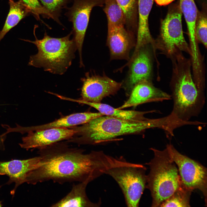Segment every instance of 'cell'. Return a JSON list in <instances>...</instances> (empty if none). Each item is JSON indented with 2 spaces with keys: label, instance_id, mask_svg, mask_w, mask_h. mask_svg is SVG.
Masks as SVG:
<instances>
[{
  "label": "cell",
  "instance_id": "6da1fadb",
  "mask_svg": "<svg viewBox=\"0 0 207 207\" xmlns=\"http://www.w3.org/2000/svg\"><path fill=\"white\" fill-rule=\"evenodd\" d=\"M38 150L41 164L28 175L25 183L28 184L49 181L60 184L89 183L105 174L114 159L102 151L85 153L83 150L71 147L66 142H57Z\"/></svg>",
  "mask_w": 207,
  "mask_h": 207
},
{
  "label": "cell",
  "instance_id": "7a4b0ae2",
  "mask_svg": "<svg viewBox=\"0 0 207 207\" xmlns=\"http://www.w3.org/2000/svg\"><path fill=\"white\" fill-rule=\"evenodd\" d=\"M172 74L170 82L173 107L170 114L175 119L189 122L197 116L204 107V91L199 89L191 74V60L180 52L170 58Z\"/></svg>",
  "mask_w": 207,
  "mask_h": 207
},
{
  "label": "cell",
  "instance_id": "3957f363",
  "mask_svg": "<svg viewBox=\"0 0 207 207\" xmlns=\"http://www.w3.org/2000/svg\"><path fill=\"white\" fill-rule=\"evenodd\" d=\"M157 126L156 119L132 121L103 115L81 126L71 127L76 133L66 142L80 145L101 144L115 141L120 136L140 134Z\"/></svg>",
  "mask_w": 207,
  "mask_h": 207
},
{
  "label": "cell",
  "instance_id": "277c9868",
  "mask_svg": "<svg viewBox=\"0 0 207 207\" xmlns=\"http://www.w3.org/2000/svg\"><path fill=\"white\" fill-rule=\"evenodd\" d=\"M34 32V30L35 41L23 40L35 45L38 50L37 54L30 56L28 65L43 68L53 74H64L71 65L77 50L73 39H70L72 31L60 38L50 37L45 31L43 38L39 40Z\"/></svg>",
  "mask_w": 207,
  "mask_h": 207
},
{
  "label": "cell",
  "instance_id": "5b68a950",
  "mask_svg": "<svg viewBox=\"0 0 207 207\" xmlns=\"http://www.w3.org/2000/svg\"><path fill=\"white\" fill-rule=\"evenodd\" d=\"M153 158L146 163L150 168L147 175L146 188L152 197V206L160 207L181 185L177 166L166 148L163 150L150 149Z\"/></svg>",
  "mask_w": 207,
  "mask_h": 207
},
{
  "label": "cell",
  "instance_id": "8992f818",
  "mask_svg": "<svg viewBox=\"0 0 207 207\" xmlns=\"http://www.w3.org/2000/svg\"><path fill=\"white\" fill-rule=\"evenodd\" d=\"M146 167L142 164L127 161L122 157H116L105 174L112 177L120 187L128 207L139 206L146 188Z\"/></svg>",
  "mask_w": 207,
  "mask_h": 207
},
{
  "label": "cell",
  "instance_id": "52a82bcc",
  "mask_svg": "<svg viewBox=\"0 0 207 207\" xmlns=\"http://www.w3.org/2000/svg\"><path fill=\"white\" fill-rule=\"evenodd\" d=\"M182 15L179 6L171 7L162 22L160 36L155 40L156 49L170 58L180 51L191 55L183 34Z\"/></svg>",
  "mask_w": 207,
  "mask_h": 207
},
{
  "label": "cell",
  "instance_id": "ba28073f",
  "mask_svg": "<svg viewBox=\"0 0 207 207\" xmlns=\"http://www.w3.org/2000/svg\"><path fill=\"white\" fill-rule=\"evenodd\" d=\"M166 148L177 166L182 185L192 191L195 189L201 191L206 205L207 168L198 162L181 154L171 143L167 144Z\"/></svg>",
  "mask_w": 207,
  "mask_h": 207
},
{
  "label": "cell",
  "instance_id": "9c48e42d",
  "mask_svg": "<svg viewBox=\"0 0 207 207\" xmlns=\"http://www.w3.org/2000/svg\"><path fill=\"white\" fill-rule=\"evenodd\" d=\"M105 0H74L72 5L66 9L65 15L72 23L73 39L80 57V67L84 66L82 49L91 11L96 6L103 7Z\"/></svg>",
  "mask_w": 207,
  "mask_h": 207
},
{
  "label": "cell",
  "instance_id": "30bf717a",
  "mask_svg": "<svg viewBox=\"0 0 207 207\" xmlns=\"http://www.w3.org/2000/svg\"><path fill=\"white\" fill-rule=\"evenodd\" d=\"M81 80V99L95 103H100L104 97L115 94L122 85L105 74L100 75L90 72L86 73Z\"/></svg>",
  "mask_w": 207,
  "mask_h": 207
},
{
  "label": "cell",
  "instance_id": "8fae6325",
  "mask_svg": "<svg viewBox=\"0 0 207 207\" xmlns=\"http://www.w3.org/2000/svg\"><path fill=\"white\" fill-rule=\"evenodd\" d=\"M150 45H146L140 47L133 53L129 62L124 66L129 65V69L125 80L122 83V86L129 93L139 82L151 80L152 64Z\"/></svg>",
  "mask_w": 207,
  "mask_h": 207
},
{
  "label": "cell",
  "instance_id": "7c38bea8",
  "mask_svg": "<svg viewBox=\"0 0 207 207\" xmlns=\"http://www.w3.org/2000/svg\"><path fill=\"white\" fill-rule=\"evenodd\" d=\"M76 131L69 128H51L30 131L22 137L21 147L28 150L38 149L73 137Z\"/></svg>",
  "mask_w": 207,
  "mask_h": 207
},
{
  "label": "cell",
  "instance_id": "4fadbf2b",
  "mask_svg": "<svg viewBox=\"0 0 207 207\" xmlns=\"http://www.w3.org/2000/svg\"><path fill=\"white\" fill-rule=\"evenodd\" d=\"M135 35L124 26L108 28L106 44L111 60L130 59V52L136 44Z\"/></svg>",
  "mask_w": 207,
  "mask_h": 207
},
{
  "label": "cell",
  "instance_id": "5bb4252c",
  "mask_svg": "<svg viewBox=\"0 0 207 207\" xmlns=\"http://www.w3.org/2000/svg\"><path fill=\"white\" fill-rule=\"evenodd\" d=\"M41 164V158L39 156L25 160L0 162V175H6L9 177L7 184L13 183L15 184L11 191L12 195L14 194L20 185L25 183L29 174Z\"/></svg>",
  "mask_w": 207,
  "mask_h": 207
},
{
  "label": "cell",
  "instance_id": "9a60e30c",
  "mask_svg": "<svg viewBox=\"0 0 207 207\" xmlns=\"http://www.w3.org/2000/svg\"><path fill=\"white\" fill-rule=\"evenodd\" d=\"M171 99V95L155 87L151 80H144L135 85L128 99L117 108L122 109L146 103L162 101Z\"/></svg>",
  "mask_w": 207,
  "mask_h": 207
},
{
  "label": "cell",
  "instance_id": "2e32d148",
  "mask_svg": "<svg viewBox=\"0 0 207 207\" xmlns=\"http://www.w3.org/2000/svg\"><path fill=\"white\" fill-rule=\"evenodd\" d=\"M103 115L99 112H85L73 114L47 124L38 126L24 127L19 125L18 132L22 134L30 131L51 128H69L82 125Z\"/></svg>",
  "mask_w": 207,
  "mask_h": 207
},
{
  "label": "cell",
  "instance_id": "e0dca14e",
  "mask_svg": "<svg viewBox=\"0 0 207 207\" xmlns=\"http://www.w3.org/2000/svg\"><path fill=\"white\" fill-rule=\"evenodd\" d=\"M138 22L136 44L137 49L145 45L153 46L155 40L152 38L148 24L149 16L153 3V0H137Z\"/></svg>",
  "mask_w": 207,
  "mask_h": 207
},
{
  "label": "cell",
  "instance_id": "ac0fdd59",
  "mask_svg": "<svg viewBox=\"0 0 207 207\" xmlns=\"http://www.w3.org/2000/svg\"><path fill=\"white\" fill-rule=\"evenodd\" d=\"M89 183L87 181L78 182L74 184L71 190L65 196L51 207H96L100 206L101 201L96 202L91 201L88 197L86 187Z\"/></svg>",
  "mask_w": 207,
  "mask_h": 207
},
{
  "label": "cell",
  "instance_id": "d6986e66",
  "mask_svg": "<svg viewBox=\"0 0 207 207\" xmlns=\"http://www.w3.org/2000/svg\"><path fill=\"white\" fill-rule=\"evenodd\" d=\"M69 101L83 103L90 106L98 110L104 115L109 116L119 119L132 121H140L147 118L144 115L149 113L156 112L157 110L146 111L123 110L115 108L108 105L100 103H95L69 98Z\"/></svg>",
  "mask_w": 207,
  "mask_h": 207
},
{
  "label": "cell",
  "instance_id": "ffe728a7",
  "mask_svg": "<svg viewBox=\"0 0 207 207\" xmlns=\"http://www.w3.org/2000/svg\"><path fill=\"white\" fill-rule=\"evenodd\" d=\"M179 7L185 20L189 35V47L193 54L199 52L195 37V29L198 16V11L194 0H180Z\"/></svg>",
  "mask_w": 207,
  "mask_h": 207
},
{
  "label": "cell",
  "instance_id": "44dd1931",
  "mask_svg": "<svg viewBox=\"0 0 207 207\" xmlns=\"http://www.w3.org/2000/svg\"><path fill=\"white\" fill-rule=\"evenodd\" d=\"M9 10L4 24L0 32V41L6 34L31 11L22 0L15 1L8 0Z\"/></svg>",
  "mask_w": 207,
  "mask_h": 207
},
{
  "label": "cell",
  "instance_id": "7402d4cb",
  "mask_svg": "<svg viewBox=\"0 0 207 207\" xmlns=\"http://www.w3.org/2000/svg\"><path fill=\"white\" fill-rule=\"evenodd\" d=\"M124 13L129 31L136 35L138 26L137 0H116Z\"/></svg>",
  "mask_w": 207,
  "mask_h": 207
},
{
  "label": "cell",
  "instance_id": "603a6c76",
  "mask_svg": "<svg viewBox=\"0 0 207 207\" xmlns=\"http://www.w3.org/2000/svg\"><path fill=\"white\" fill-rule=\"evenodd\" d=\"M103 10L108 20V28L124 26L125 17L116 0H105Z\"/></svg>",
  "mask_w": 207,
  "mask_h": 207
},
{
  "label": "cell",
  "instance_id": "cb8c5ba5",
  "mask_svg": "<svg viewBox=\"0 0 207 207\" xmlns=\"http://www.w3.org/2000/svg\"><path fill=\"white\" fill-rule=\"evenodd\" d=\"M192 191L182 184L174 193L164 201L160 207H190Z\"/></svg>",
  "mask_w": 207,
  "mask_h": 207
},
{
  "label": "cell",
  "instance_id": "d4e9b609",
  "mask_svg": "<svg viewBox=\"0 0 207 207\" xmlns=\"http://www.w3.org/2000/svg\"><path fill=\"white\" fill-rule=\"evenodd\" d=\"M48 11L51 18L57 23L62 25L59 19L62 10L66 9L68 5L74 0H38Z\"/></svg>",
  "mask_w": 207,
  "mask_h": 207
},
{
  "label": "cell",
  "instance_id": "484cf974",
  "mask_svg": "<svg viewBox=\"0 0 207 207\" xmlns=\"http://www.w3.org/2000/svg\"><path fill=\"white\" fill-rule=\"evenodd\" d=\"M207 17L206 14L202 13L197 17L196 23L195 34L198 42L207 48Z\"/></svg>",
  "mask_w": 207,
  "mask_h": 207
},
{
  "label": "cell",
  "instance_id": "4316f807",
  "mask_svg": "<svg viewBox=\"0 0 207 207\" xmlns=\"http://www.w3.org/2000/svg\"><path fill=\"white\" fill-rule=\"evenodd\" d=\"M22 0L30 9L31 13L37 20H40V15L45 18H51L49 12L38 0Z\"/></svg>",
  "mask_w": 207,
  "mask_h": 207
},
{
  "label": "cell",
  "instance_id": "83f0119b",
  "mask_svg": "<svg viewBox=\"0 0 207 207\" xmlns=\"http://www.w3.org/2000/svg\"><path fill=\"white\" fill-rule=\"evenodd\" d=\"M156 3L160 6L166 5L175 0H154Z\"/></svg>",
  "mask_w": 207,
  "mask_h": 207
},
{
  "label": "cell",
  "instance_id": "f1b7e54d",
  "mask_svg": "<svg viewBox=\"0 0 207 207\" xmlns=\"http://www.w3.org/2000/svg\"><path fill=\"white\" fill-rule=\"evenodd\" d=\"M6 137V136H0V150L5 149L4 142Z\"/></svg>",
  "mask_w": 207,
  "mask_h": 207
},
{
  "label": "cell",
  "instance_id": "f546056e",
  "mask_svg": "<svg viewBox=\"0 0 207 207\" xmlns=\"http://www.w3.org/2000/svg\"><path fill=\"white\" fill-rule=\"evenodd\" d=\"M149 45H150V44H149ZM155 45H154V46H152V47L153 48H154V47H155ZM138 49H137V50H134V51H137Z\"/></svg>",
  "mask_w": 207,
  "mask_h": 207
}]
</instances>
